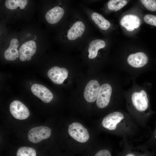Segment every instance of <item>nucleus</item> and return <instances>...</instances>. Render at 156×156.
Here are the masks:
<instances>
[{
    "instance_id": "39448f33",
    "label": "nucleus",
    "mask_w": 156,
    "mask_h": 156,
    "mask_svg": "<svg viewBox=\"0 0 156 156\" xmlns=\"http://www.w3.org/2000/svg\"><path fill=\"white\" fill-rule=\"evenodd\" d=\"M125 117L120 112L116 111L106 116L102 121V125L105 128L109 130H116L119 125L125 120Z\"/></svg>"
},
{
    "instance_id": "423d86ee",
    "label": "nucleus",
    "mask_w": 156,
    "mask_h": 156,
    "mask_svg": "<svg viewBox=\"0 0 156 156\" xmlns=\"http://www.w3.org/2000/svg\"><path fill=\"white\" fill-rule=\"evenodd\" d=\"M51 133V129L46 126H40L31 129L29 132L28 137L31 142L36 144L48 138Z\"/></svg>"
},
{
    "instance_id": "9b49d317",
    "label": "nucleus",
    "mask_w": 156,
    "mask_h": 156,
    "mask_svg": "<svg viewBox=\"0 0 156 156\" xmlns=\"http://www.w3.org/2000/svg\"><path fill=\"white\" fill-rule=\"evenodd\" d=\"M100 87L98 81L95 79L89 81L85 88L83 95L86 100L89 103H93L96 100Z\"/></svg>"
},
{
    "instance_id": "2eb2a0df",
    "label": "nucleus",
    "mask_w": 156,
    "mask_h": 156,
    "mask_svg": "<svg viewBox=\"0 0 156 156\" xmlns=\"http://www.w3.org/2000/svg\"><path fill=\"white\" fill-rule=\"evenodd\" d=\"M106 46L105 42L103 40L94 38L91 40L87 48L88 58L92 59L96 57L98 55L99 51L104 48Z\"/></svg>"
},
{
    "instance_id": "393cba45",
    "label": "nucleus",
    "mask_w": 156,
    "mask_h": 156,
    "mask_svg": "<svg viewBox=\"0 0 156 156\" xmlns=\"http://www.w3.org/2000/svg\"><path fill=\"white\" fill-rule=\"evenodd\" d=\"M96 0H92V1H96Z\"/></svg>"
},
{
    "instance_id": "a878e982",
    "label": "nucleus",
    "mask_w": 156,
    "mask_h": 156,
    "mask_svg": "<svg viewBox=\"0 0 156 156\" xmlns=\"http://www.w3.org/2000/svg\"><path fill=\"white\" fill-rule=\"evenodd\" d=\"M155 135H156V131H155Z\"/></svg>"
},
{
    "instance_id": "ddd939ff",
    "label": "nucleus",
    "mask_w": 156,
    "mask_h": 156,
    "mask_svg": "<svg viewBox=\"0 0 156 156\" xmlns=\"http://www.w3.org/2000/svg\"><path fill=\"white\" fill-rule=\"evenodd\" d=\"M32 93L42 101L46 103L50 102L53 95L51 92L45 86L38 84H35L31 87Z\"/></svg>"
},
{
    "instance_id": "f257e3e1",
    "label": "nucleus",
    "mask_w": 156,
    "mask_h": 156,
    "mask_svg": "<svg viewBox=\"0 0 156 156\" xmlns=\"http://www.w3.org/2000/svg\"><path fill=\"white\" fill-rule=\"evenodd\" d=\"M87 31V26L83 19L79 15L74 14L63 30L61 36L68 42H75L85 36Z\"/></svg>"
},
{
    "instance_id": "9d476101",
    "label": "nucleus",
    "mask_w": 156,
    "mask_h": 156,
    "mask_svg": "<svg viewBox=\"0 0 156 156\" xmlns=\"http://www.w3.org/2000/svg\"><path fill=\"white\" fill-rule=\"evenodd\" d=\"M10 109L12 115L20 120L27 119L29 115V112L27 107L21 101L15 100L10 105Z\"/></svg>"
},
{
    "instance_id": "5701e85b",
    "label": "nucleus",
    "mask_w": 156,
    "mask_h": 156,
    "mask_svg": "<svg viewBox=\"0 0 156 156\" xmlns=\"http://www.w3.org/2000/svg\"><path fill=\"white\" fill-rule=\"evenodd\" d=\"M95 156H111L110 152L107 150H103L98 152L95 155Z\"/></svg>"
},
{
    "instance_id": "0eeeda50",
    "label": "nucleus",
    "mask_w": 156,
    "mask_h": 156,
    "mask_svg": "<svg viewBox=\"0 0 156 156\" xmlns=\"http://www.w3.org/2000/svg\"><path fill=\"white\" fill-rule=\"evenodd\" d=\"M66 13L65 9L63 7L60 5L55 6L46 12L45 18L49 24L56 25L62 21Z\"/></svg>"
},
{
    "instance_id": "b1692460",
    "label": "nucleus",
    "mask_w": 156,
    "mask_h": 156,
    "mask_svg": "<svg viewBox=\"0 0 156 156\" xmlns=\"http://www.w3.org/2000/svg\"><path fill=\"white\" fill-rule=\"evenodd\" d=\"M135 155L134 154L131 153L127 154L126 155V156H133Z\"/></svg>"
},
{
    "instance_id": "f8f14e48",
    "label": "nucleus",
    "mask_w": 156,
    "mask_h": 156,
    "mask_svg": "<svg viewBox=\"0 0 156 156\" xmlns=\"http://www.w3.org/2000/svg\"><path fill=\"white\" fill-rule=\"evenodd\" d=\"M67 70L64 68L55 66L50 69L47 73V75L54 84H62L68 75Z\"/></svg>"
},
{
    "instance_id": "a211bd4d",
    "label": "nucleus",
    "mask_w": 156,
    "mask_h": 156,
    "mask_svg": "<svg viewBox=\"0 0 156 156\" xmlns=\"http://www.w3.org/2000/svg\"><path fill=\"white\" fill-rule=\"evenodd\" d=\"M130 0H109L105 6V11L109 12L117 11L125 6Z\"/></svg>"
},
{
    "instance_id": "1a4fd4ad",
    "label": "nucleus",
    "mask_w": 156,
    "mask_h": 156,
    "mask_svg": "<svg viewBox=\"0 0 156 156\" xmlns=\"http://www.w3.org/2000/svg\"><path fill=\"white\" fill-rule=\"evenodd\" d=\"M36 49V44L34 41L31 40L25 42L19 48V59L22 61H30L35 53Z\"/></svg>"
},
{
    "instance_id": "aec40b11",
    "label": "nucleus",
    "mask_w": 156,
    "mask_h": 156,
    "mask_svg": "<svg viewBox=\"0 0 156 156\" xmlns=\"http://www.w3.org/2000/svg\"><path fill=\"white\" fill-rule=\"evenodd\" d=\"M35 150L31 148L22 147L19 148L16 153L17 156H36Z\"/></svg>"
},
{
    "instance_id": "6e6552de",
    "label": "nucleus",
    "mask_w": 156,
    "mask_h": 156,
    "mask_svg": "<svg viewBox=\"0 0 156 156\" xmlns=\"http://www.w3.org/2000/svg\"><path fill=\"white\" fill-rule=\"evenodd\" d=\"M112 88L111 85L107 83L100 86L96 100L97 106L100 108H103L109 104L112 95Z\"/></svg>"
},
{
    "instance_id": "6ab92c4d",
    "label": "nucleus",
    "mask_w": 156,
    "mask_h": 156,
    "mask_svg": "<svg viewBox=\"0 0 156 156\" xmlns=\"http://www.w3.org/2000/svg\"><path fill=\"white\" fill-rule=\"evenodd\" d=\"M28 4V0H5V7L11 10H23Z\"/></svg>"
},
{
    "instance_id": "412c9836",
    "label": "nucleus",
    "mask_w": 156,
    "mask_h": 156,
    "mask_svg": "<svg viewBox=\"0 0 156 156\" xmlns=\"http://www.w3.org/2000/svg\"><path fill=\"white\" fill-rule=\"evenodd\" d=\"M147 10L152 12L156 11V0H140Z\"/></svg>"
},
{
    "instance_id": "4be33fe9",
    "label": "nucleus",
    "mask_w": 156,
    "mask_h": 156,
    "mask_svg": "<svg viewBox=\"0 0 156 156\" xmlns=\"http://www.w3.org/2000/svg\"><path fill=\"white\" fill-rule=\"evenodd\" d=\"M143 19L144 22L146 23L156 26V16L147 14L144 16Z\"/></svg>"
},
{
    "instance_id": "dca6fc26",
    "label": "nucleus",
    "mask_w": 156,
    "mask_h": 156,
    "mask_svg": "<svg viewBox=\"0 0 156 156\" xmlns=\"http://www.w3.org/2000/svg\"><path fill=\"white\" fill-rule=\"evenodd\" d=\"M127 60L128 64L131 66L135 68H140L147 64L148 58L144 53L138 52L129 55Z\"/></svg>"
},
{
    "instance_id": "7ed1b4c3",
    "label": "nucleus",
    "mask_w": 156,
    "mask_h": 156,
    "mask_svg": "<svg viewBox=\"0 0 156 156\" xmlns=\"http://www.w3.org/2000/svg\"><path fill=\"white\" fill-rule=\"evenodd\" d=\"M131 102L135 111L143 114L147 109L148 100L146 92L144 90L133 92L131 96Z\"/></svg>"
},
{
    "instance_id": "4468645a",
    "label": "nucleus",
    "mask_w": 156,
    "mask_h": 156,
    "mask_svg": "<svg viewBox=\"0 0 156 156\" xmlns=\"http://www.w3.org/2000/svg\"><path fill=\"white\" fill-rule=\"evenodd\" d=\"M121 26L127 31H132L138 28L141 21L137 16L132 14H127L124 16L120 21Z\"/></svg>"
},
{
    "instance_id": "f03ea898",
    "label": "nucleus",
    "mask_w": 156,
    "mask_h": 156,
    "mask_svg": "<svg viewBox=\"0 0 156 156\" xmlns=\"http://www.w3.org/2000/svg\"><path fill=\"white\" fill-rule=\"evenodd\" d=\"M83 10L90 21L102 32H106L111 29V23L101 14L87 7H83Z\"/></svg>"
},
{
    "instance_id": "f3484780",
    "label": "nucleus",
    "mask_w": 156,
    "mask_h": 156,
    "mask_svg": "<svg viewBox=\"0 0 156 156\" xmlns=\"http://www.w3.org/2000/svg\"><path fill=\"white\" fill-rule=\"evenodd\" d=\"M19 46L18 39L16 38L10 40L8 48L4 53L5 58L7 60L14 61L19 57V51L18 48Z\"/></svg>"
},
{
    "instance_id": "20e7f679",
    "label": "nucleus",
    "mask_w": 156,
    "mask_h": 156,
    "mask_svg": "<svg viewBox=\"0 0 156 156\" xmlns=\"http://www.w3.org/2000/svg\"><path fill=\"white\" fill-rule=\"evenodd\" d=\"M68 132L71 137L76 141L81 143L86 142L90 137L87 129L78 122H73L70 125Z\"/></svg>"
}]
</instances>
